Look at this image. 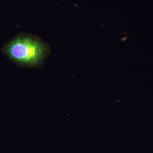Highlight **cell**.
Returning <instances> with one entry per match:
<instances>
[{"mask_svg":"<svg viewBox=\"0 0 153 153\" xmlns=\"http://www.w3.org/2000/svg\"><path fill=\"white\" fill-rule=\"evenodd\" d=\"M2 51L16 65L38 68L48 56L49 45L42 39L27 33H20L4 46Z\"/></svg>","mask_w":153,"mask_h":153,"instance_id":"cell-1","label":"cell"}]
</instances>
